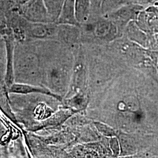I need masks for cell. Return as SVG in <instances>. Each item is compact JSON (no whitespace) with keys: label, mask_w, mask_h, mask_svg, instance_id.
I'll return each instance as SVG.
<instances>
[{"label":"cell","mask_w":158,"mask_h":158,"mask_svg":"<svg viewBox=\"0 0 158 158\" xmlns=\"http://www.w3.org/2000/svg\"><path fill=\"white\" fill-rule=\"evenodd\" d=\"M90 14L91 0H75V15L79 25L87 23Z\"/></svg>","instance_id":"8"},{"label":"cell","mask_w":158,"mask_h":158,"mask_svg":"<svg viewBox=\"0 0 158 158\" xmlns=\"http://www.w3.org/2000/svg\"><path fill=\"white\" fill-rule=\"evenodd\" d=\"M57 24L79 25L75 15V0H65Z\"/></svg>","instance_id":"7"},{"label":"cell","mask_w":158,"mask_h":158,"mask_svg":"<svg viewBox=\"0 0 158 158\" xmlns=\"http://www.w3.org/2000/svg\"><path fill=\"white\" fill-rule=\"evenodd\" d=\"M149 47L151 49V53L153 56H155L158 57V36L156 35L151 36Z\"/></svg>","instance_id":"11"},{"label":"cell","mask_w":158,"mask_h":158,"mask_svg":"<svg viewBox=\"0 0 158 158\" xmlns=\"http://www.w3.org/2000/svg\"><path fill=\"white\" fill-rule=\"evenodd\" d=\"M127 0H103L100 11L104 14H107L127 4Z\"/></svg>","instance_id":"10"},{"label":"cell","mask_w":158,"mask_h":158,"mask_svg":"<svg viewBox=\"0 0 158 158\" xmlns=\"http://www.w3.org/2000/svg\"><path fill=\"white\" fill-rule=\"evenodd\" d=\"M156 0H131L132 4L139 5L146 8L149 6L153 5Z\"/></svg>","instance_id":"12"},{"label":"cell","mask_w":158,"mask_h":158,"mask_svg":"<svg viewBox=\"0 0 158 158\" xmlns=\"http://www.w3.org/2000/svg\"><path fill=\"white\" fill-rule=\"evenodd\" d=\"M144 9L143 6L139 5L125 4L106 15L113 23L124 24L132 19H136L139 14Z\"/></svg>","instance_id":"4"},{"label":"cell","mask_w":158,"mask_h":158,"mask_svg":"<svg viewBox=\"0 0 158 158\" xmlns=\"http://www.w3.org/2000/svg\"><path fill=\"white\" fill-rule=\"evenodd\" d=\"M57 27L56 23H32L26 19V42L52 40L57 37Z\"/></svg>","instance_id":"2"},{"label":"cell","mask_w":158,"mask_h":158,"mask_svg":"<svg viewBox=\"0 0 158 158\" xmlns=\"http://www.w3.org/2000/svg\"><path fill=\"white\" fill-rule=\"evenodd\" d=\"M157 76H158V64H157Z\"/></svg>","instance_id":"14"},{"label":"cell","mask_w":158,"mask_h":158,"mask_svg":"<svg viewBox=\"0 0 158 158\" xmlns=\"http://www.w3.org/2000/svg\"></svg>","instance_id":"16"},{"label":"cell","mask_w":158,"mask_h":158,"mask_svg":"<svg viewBox=\"0 0 158 158\" xmlns=\"http://www.w3.org/2000/svg\"><path fill=\"white\" fill-rule=\"evenodd\" d=\"M65 0H44L46 8L53 22L57 23Z\"/></svg>","instance_id":"9"},{"label":"cell","mask_w":158,"mask_h":158,"mask_svg":"<svg viewBox=\"0 0 158 158\" xmlns=\"http://www.w3.org/2000/svg\"><path fill=\"white\" fill-rule=\"evenodd\" d=\"M86 27L88 31H93L96 36L101 39H107L117 31L115 24L108 18L97 20L95 23L86 25Z\"/></svg>","instance_id":"5"},{"label":"cell","mask_w":158,"mask_h":158,"mask_svg":"<svg viewBox=\"0 0 158 158\" xmlns=\"http://www.w3.org/2000/svg\"><path fill=\"white\" fill-rule=\"evenodd\" d=\"M20 15L32 23H55L46 8L44 0H30L21 6Z\"/></svg>","instance_id":"3"},{"label":"cell","mask_w":158,"mask_h":158,"mask_svg":"<svg viewBox=\"0 0 158 158\" xmlns=\"http://www.w3.org/2000/svg\"><path fill=\"white\" fill-rule=\"evenodd\" d=\"M40 57L35 41L16 43L14 50V79L17 83L31 85L40 72Z\"/></svg>","instance_id":"1"},{"label":"cell","mask_w":158,"mask_h":158,"mask_svg":"<svg viewBox=\"0 0 158 158\" xmlns=\"http://www.w3.org/2000/svg\"><path fill=\"white\" fill-rule=\"evenodd\" d=\"M12 1L13 2H14L15 3H16L18 5L22 6L23 4L28 2L29 1H30V0H12Z\"/></svg>","instance_id":"13"},{"label":"cell","mask_w":158,"mask_h":158,"mask_svg":"<svg viewBox=\"0 0 158 158\" xmlns=\"http://www.w3.org/2000/svg\"><path fill=\"white\" fill-rule=\"evenodd\" d=\"M9 93L19 94H28L32 93H40L49 96L55 97L58 98L59 97L56 96L54 93L46 89V88L40 87L36 85L20 83H14L8 88Z\"/></svg>","instance_id":"6"},{"label":"cell","mask_w":158,"mask_h":158,"mask_svg":"<svg viewBox=\"0 0 158 158\" xmlns=\"http://www.w3.org/2000/svg\"><path fill=\"white\" fill-rule=\"evenodd\" d=\"M156 36H158V35H156Z\"/></svg>","instance_id":"15"}]
</instances>
